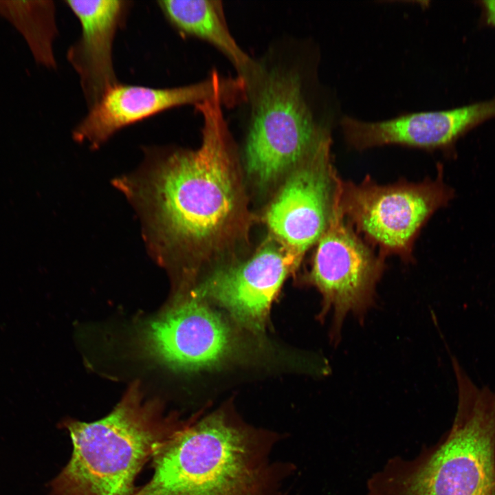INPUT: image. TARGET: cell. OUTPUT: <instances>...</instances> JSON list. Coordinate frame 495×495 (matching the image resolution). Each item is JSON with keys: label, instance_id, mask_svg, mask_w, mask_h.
Wrapping results in <instances>:
<instances>
[{"label": "cell", "instance_id": "cell-1", "mask_svg": "<svg viewBox=\"0 0 495 495\" xmlns=\"http://www.w3.org/2000/svg\"><path fill=\"white\" fill-rule=\"evenodd\" d=\"M202 119L195 149L151 153L116 183L136 205L159 261L202 258L231 242L246 221L238 153L216 96L195 106Z\"/></svg>", "mask_w": 495, "mask_h": 495}, {"label": "cell", "instance_id": "cell-2", "mask_svg": "<svg viewBox=\"0 0 495 495\" xmlns=\"http://www.w3.org/2000/svg\"><path fill=\"white\" fill-rule=\"evenodd\" d=\"M316 60L307 41L285 36L238 76L245 89L242 153L259 187L273 184L331 139Z\"/></svg>", "mask_w": 495, "mask_h": 495}, {"label": "cell", "instance_id": "cell-3", "mask_svg": "<svg viewBox=\"0 0 495 495\" xmlns=\"http://www.w3.org/2000/svg\"><path fill=\"white\" fill-rule=\"evenodd\" d=\"M283 435L220 410L184 422L159 446L131 495H285L296 467L272 456Z\"/></svg>", "mask_w": 495, "mask_h": 495}, {"label": "cell", "instance_id": "cell-4", "mask_svg": "<svg viewBox=\"0 0 495 495\" xmlns=\"http://www.w3.org/2000/svg\"><path fill=\"white\" fill-rule=\"evenodd\" d=\"M452 425L417 456L390 458L366 483L367 495H495V390L478 386L456 359Z\"/></svg>", "mask_w": 495, "mask_h": 495}, {"label": "cell", "instance_id": "cell-5", "mask_svg": "<svg viewBox=\"0 0 495 495\" xmlns=\"http://www.w3.org/2000/svg\"><path fill=\"white\" fill-rule=\"evenodd\" d=\"M184 423L144 402L137 385L104 418L66 421L73 451L52 495H131L144 463Z\"/></svg>", "mask_w": 495, "mask_h": 495}, {"label": "cell", "instance_id": "cell-6", "mask_svg": "<svg viewBox=\"0 0 495 495\" xmlns=\"http://www.w3.org/2000/svg\"><path fill=\"white\" fill-rule=\"evenodd\" d=\"M454 196L440 165L435 179L420 183L382 186L367 177L358 184H340V206L348 222L380 248L382 257L396 254L407 261L421 227Z\"/></svg>", "mask_w": 495, "mask_h": 495}, {"label": "cell", "instance_id": "cell-7", "mask_svg": "<svg viewBox=\"0 0 495 495\" xmlns=\"http://www.w3.org/2000/svg\"><path fill=\"white\" fill-rule=\"evenodd\" d=\"M339 178L331 214L317 241L309 281L322 296L320 315L333 311L331 337L336 344L346 316L351 313L364 320L375 302V287L384 258L375 255L346 222L340 206Z\"/></svg>", "mask_w": 495, "mask_h": 495}, {"label": "cell", "instance_id": "cell-8", "mask_svg": "<svg viewBox=\"0 0 495 495\" xmlns=\"http://www.w3.org/2000/svg\"><path fill=\"white\" fill-rule=\"evenodd\" d=\"M221 96L226 107L239 105L244 97L243 80L221 76L215 69L197 82L170 88H153L119 82L89 108L73 131L74 138L98 147L119 130L177 107L195 106Z\"/></svg>", "mask_w": 495, "mask_h": 495}, {"label": "cell", "instance_id": "cell-9", "mask_svg": "<svg viewBox=\"0 0 495 495\" xmlns=\"http://www.w3.org/2000/svg\"><path fill=\"white\" fill-rule=\"evenodd\" d=\"M331 139L295 167L270 204L265 221L275 239L303 256L326 229L339 177Z\"/></svg>", "mask_w": 495, "mask_h": 495}, {"label": "cell", "instance_id": "cell-10", "mask_svg": "<svg viewBox=\"0 0 495 495\" xmlns=\"http://www.w3.org/2000/svg\"><path fill=\"white\" fill-rule=\"evenodd\" d=\"M138 340L155 361L175 370L194 371L219 360L230 335L220 316L192 294L144 324Z\"/></svg>", "mask_w": 495, "mask_h": 495}, {"label": "cell", "instance_id": "cell-11", "mask_svg": "<svg viewBox=\"0 0 495 495\" xmlns=\"http://www.w3.org/2000/svg\"><path fill=\"white\" fill-rule=\"evenodd\" d=\"M302 258L270 240L248 261L212 272L192 294L215 300L242 324L261 329L273 300Z\"/></svg>", "mask_w": 495, "mask_h": 495}, {"label": "cell", "instance_id": "cell-12", "mask_svg": "<svg viewBox=\"0 0 495 495\" xmlns=\"http://www.w3.org/2000/svg\"><path fill=\"white\" fill-rule=\"evenodd\" d=\"M494 118L495 96L453 109L406 113L377 122L344 116L340 125L346 142L357 149L395 144L452 152L461 138Z\"/></svg>", "mask_w": 495, "mask_h": 495}, {"label": "cell", "instance_id": "cell-13", "mask_svg": "<svg viewBox=\"0 0 495 495\" xmlns=\"http://www.w3.org/2000/svg\"><path fill=\"white\" fill-rule=\"evenodd\" d=\"M80 25V36L67 56L77 72L89 107L118 83L113 64V44L124 22L131 1L94 0L65 1Z\"/></svg>", "mask_w": 495, "mask_h": 495}, {"label": "cell", "instance_id": "cell-14", "mask_svg": "<svg viewBox=\"0 0 495 495\" xmlns=\"http://www.w3.org/2000/svg\"><path fill=\"white\" fill-rule=\"evenodd\" d=\"M158 6L167 21L182 36L195 38L213 46L232 63L237 76L252 63L239 45L227 23L221 1L164 0Z\"/></svg>", "mask_w": 495, "mask_h": 495}, {"label": "cell", "instance_id": "cell-15", "mask_svg": "<svg viewBox=\"0 0 495 495\" xmlns=\"http://www.w3.org/2000/svg\"><path fill=\"white\" fill-rule=\"evenodd\" d=\"M476 3L481 10V25L495 28V0H481Z\"/></svg>", "mask_w": 495, "mask_h": 495}]
</instances>
